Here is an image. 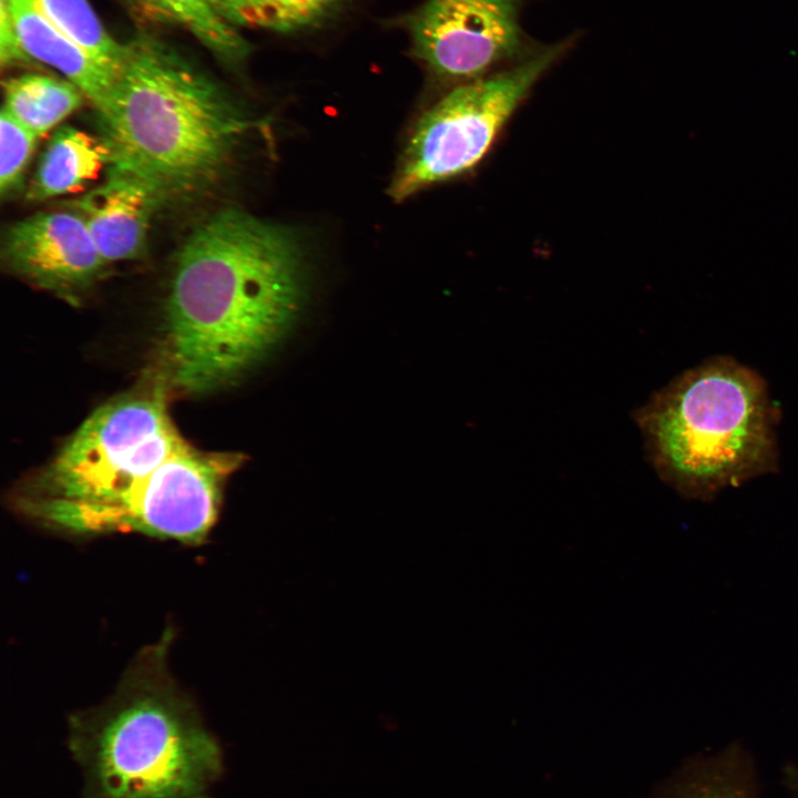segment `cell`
Segmentation results:
<instances>
[{"label": "cell", "mask_w": 798, "mask_h": 798, "mask_svg": "<svg viewBox=\"0 0 798 798\" xmlns=\"http://www.w3.org/2000/svg\"><path fill=\"white\" fill-rule=\"evenodd\" d=\"M305 294L303 253L290 231L236 208L215 213L178 252L158 376L185 396L231 385L283 340Z\"/></svg>", "instance_id": "cell-1"}, {"label": "cell", "mask_w": 798, "mask_h": 798, "mask_svg": "<svg viewBox=\"0 0 798 798\" xmlns=\"http://www.w3.org/2000/svg\"><path fill=\"white\" fill-rule=\"evenodd\" d=\"M171 640L141 649L106 700L69 717L83 798H212L224 754L170 672Z\"/></svg>", "instance_id": "cell-2"}, {"label": "cell", "mask_w": 798, "mask_h": 798, "mask_svg": "<svg viewBox=\"0 0 798 798\" xmlns=\"http://www.w3.org/2000/svg\"><path fill=\"white\" fill-rule=\"evenodd\" d=\"M98 122L110 166L144 181L161 201L211 186L250 126L215 81L146 32L125 43Z\"/></svg>", "instance_id": "cell-3"}, {"label": "cell", "mask_w": 798, "mask_h": 798, "mask_svg": "<svg viewBox=\"0 0 798 798\" xmlns=\"http://www.w3.org/2000/svg\"><path fill=\"white\" fill-rule=\"evenodd\" d=\"M649 461L682 495L710 500L776 469V409L765 381L729 358L693 368L636 412Z\"/></svg>", "instance_id": "cell-4"}, {"label": "cell", "mask_w": 798, "mask_h": 798, "mask_svg": "<svg viewBox=\"0 0 798 798\" xmlns=\"http://www.w3.org/2000/svg\"><path fill=\"white\" fill-rule=\"evenodd\" d=\"M165 381L95 409L16 494L18 509L72 534L122 532L152 473L185 440L167 410Z\"/></svg>", "instance_id": "cell-5"}, {"label": "cell", "mask_w": 798, "mask_h": 798, "mask_svg": "<svg viewBox=\"0 0 798 798\" xmlns=\"http://www.w3.org/2000/svg\"><path fill=\"white\" fill-rule=\"evenodd\" d=\"M567 44L546 47L509 69L464 82L438 101L419 120L390 195L402 201L481 163L532 86Z\"/></svg>", "instance_id": "cell-6"}, {"label": "cell", "mask_w": 798, "mask_h": 798, "mask_svg": "<svg viewBox=\"0 0 798 798\" xmlns=\"http://www.w3.org/2000/svg\"><path fill=\"white\" fill-rule=\"evenodd\" d=\"M408 25L417 58L464 82L484 76L521 43L519 0H428Z\"/></svg>", "instance_id": "cell-7"}, {"label": "cell", "mask_w": 798, "mask_h": 798, "mask_svg": "<svg viewBox=\"0 0 798 798\" xmlns=\"http://www.w3.org/2000/svg\"><path fill=\"white\" fill-rule=\"evenodd\" d=\"M3 258L16 275L70 300L94 284L106 265L74 211L39 213L11 225Z\"/></svg>", "instance_id": "cell-8"}, {"label": "cell", "mask_w": 798, "mask_h": 798, "mask_svg": "<svg viewBox=\"0 0 798 798\" xmlns=\"http://www.w3.org/2000/svg\"><path fill=\"white\" fill-rule=\"evenodd\" d=\"M161 202L134 174L108 167L105 181L73 202L106 264L134 259L145 249L150 221Z\"/></svg>", "instance_id": "cell-9"}, {"label": "cell", "mask_w": 798, "mask_h": 798, "mask_svg": "<svg viewBox=\"0 0 798 798\" xmlns=\"http://www.w3.org/2000/svg\"><path fill=\"white\" fill-rule=\"evenodd\" d=\"M16 31L29 59L60 71L88 98L96 110L108 102L119 73L54 27L31 0H4Z\"/></svg>", "instance_id": "cell-10"}, {"label": "cell", "mask_w": 798, "mask_h": 798, "mask_svg": "<svg viewBox=\"0 0 798 798\" xmlns=\"http://www.w3.org/2000/svg\"><path fill=\"white\" fill-rule=\"evenodd\" d=\"M110 166V154L96 140L73 126L58 129L49 141L27 193L32 201H43L80 191Z\"/></svg>", "instance_id": "cell-11"}, {"label": "cell", "mask_w": 798, "mask_h": 798, "mask_svg": "<svg viewBox=\"0 0 798 798\" xmlns=\"http://www.w3.org/2000/svg\"><path fill=\"white\" fill-rule=\"evenodd\" d=\"M3 92L2 109L38 137L75 111L84 95L68 80L38 73L8 79Z\"/></svg>", "instance_id": "cell-12"}, {"label": "cell", "mask_w": 798, "mask_h": 798, "mask_svg": "<svg viewBox=\"0 0 798 798\" xmlns=\"http://www.w3.org/2000/svg\"><path fill=\"white\" fill-rule=\"evenodd\" d=\"M153 17L177 24L229 64L243 62L249 43L215 11L211 0H137Z\"/></svg>", "instance_id": "cell-13"}, {"label": "cell", "mask_w": 798, "mask_h": 798, "mask_svg": "<svg viewBox=\"0 0 798 798\" xmlns=\"http://www.w3.org/2000/svg\"><path fill=\"white\" fill-rule=\"evenodd\" d=\"M342 0H211L231 25L293 32L319 23Z\"/></svg>", "instance_id": "cell-14"}, {"label": "cell", "mask_w": 798, "mask_h": 798, "mask_svg": "<svg viewBox=\"0 0 798 798\" xmlns=\"http://www.w3.org/2000/svg\"><path fill=\"white\" fill-rule=\"evenodd\" d=\"M60 31L99 62L120 73L125 43L117 42L103 27L88 0H31Z\"/></svg>", "instance_id": "cell-15"}, {"label": "cell", "mask_w": 798, "mask_h": 798, "mask_svg": "<svg viewBox=\"0 0 798 798\" xmlns=\"http://www.w3.org/2000/svg\"><path fill=\"white\" fill-rule=\"evenodd\" d=\"M38 136L2 109L0 120V191L12 193L22 181Z\"/></svg>", "instance_id": "cell-16"}, {"label": "cell", "mask_w": 798, "mask_h": 798, "mask_svg": "<svg viewBox=\"0 0 798 798\" xmlns=\"http://www.w3.org/2000/svg\"><path fill=\"white\" fill-rule=\"evenodd\" d=\"M673 798H751V795L735 771L717 766L700 771Z\"/></svg>", "instance_id": "cell-17"}, {"label": "cell", "mask_w": 798, "mask_h": 798, "mask_svg": "<svg viewBox=\"0 0 798 798\" xmlns=\"http://www.w3.org/2000/svg\"><path fill=\"white\" fill-rule=\"evenodd\" d=\"M0 59L2 65L31 61L21 47L12 16L4 0H1Z\"/></svg>", "instance_id": "cell-18"}, {"label": "cell", "mask_w": 798, "mask_h": 798, "mask_svg": "<svg viewBox=\"0 0 798 798\" xmlns=\"http://www.w3.org/2000/svg\"><path fill=\"white\" fill-rule=\"evenodd\" d=\"M792 780H794V781L796 782V785L798 786V770H796V771L794 773Z\"/></svg>", "instance_id": "cell-19"}]
</instances>
